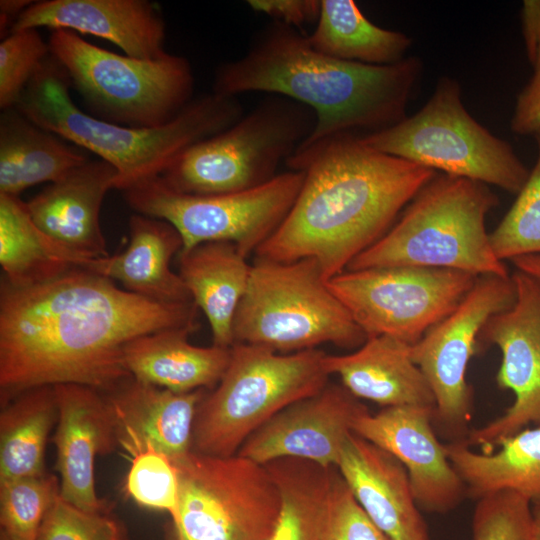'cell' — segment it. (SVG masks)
Returning a JSON list of instances; mask_svg holds the SVG:
<instances>
[{
  "mask_svg": "<svg viewBox=\"0 0 540 540\" xmlns=\"http://www.w3.org/2000/svg\"><path fill=\"white\" fill-rule=\"evenodd\" d=\"M191 303H160L75 268L45 283L0 290V399L40 386L78 384L103 393L131 377L123 349L174 328L197 329Z\"/></svg>",
  "mask_w": 540,
  "mask_h": 540,
  "instance_id": "obj_1",
  "label": "cell"
},
{
  "mask_svg": "<svg viewBox=\"0 0 540 540\" xmlns=\"http://www.w3.org/2000/svg\"><path fill=\"white\" fill-rule=\"evenodd\" d=\"M343 134L286 162L304 179L298 196L256 256L279 262L313 259L325 279L345 271L393 226L436 171Z\"/></svg>",
  "mask_w": 540,
  "mask_h": 540,
  "instance_id": "obj_2",
  "label": "cell"
},
{
  "mask_svg": "<svg viewBox=\"0 0 540 540\" xmlns=\"http://www.w3.org/2000/svg\"><path fill=\"white\" fill-rule=\"evenodd\" d=\"M422 72L423 63L415 56L391 65L330 57L313 49L300 30L272 21L244 56L216 69L213 92L235 97L267 92L310 108L316 123L297 152L339 135H366L400 122Z\"/></svg>",
  "mask_w": 540,
  "mask_h": 540,
  "instance_id": "obj_3",
  "label": "cell"
},
{
  "mask_svg": "<svg viewBox=\"0 0 540 540\" xmlns=\"http://www.w3.org/2000/svg\"><path fill=\"white\" fill-rule=\"evenodd\" d=\"M69 87L64 70L50 55L15 108L35 124L112 165L117 171L115 189L121 191L160 176L185 149L243 116L237 97L212 91L193 99L164 126L128 127L82 111Z\"/></svg>",
  "mask_w": 540,
  "mask_h": 540,
  "instance_id": "obj_4",
  "label": "cell"
},
{
  "mask_svg": "<svg viewBox=\"0 0 540 540\" xmlns=\"http://www.w3.org/2000/svg\"><path fill=\"white\" fill-rule=\"evenodd\" d=\"M488 185L436 175L405 207L397 222L346 270L394 266L448 268L476 276H509L493 251L485 220L498 205Z\"/></svg>",
  "mask_w": 540,
  "mask_h": 540,
  "instance_id": "obj_5",
  "label": "cell"
},
{
  "mask_svg": "<svg viewBox=\"0 0 540 540\" xmlns=\"http://www.w3.org/2000/svg\"><path fill=\"white\" fill-rule=\"evenodd\" d=\"M325 356L317 348L281 354L234 343L224 375L199 404L192 451L219 457L237 454L274 415L328 384Z\"/></svg>",
  "mask_w": 540,
  "mask_h": 540,
  "instance_id": "obj_6",
  "label": "cell"
},
{
  "mask_svg": "<svg viewBox=\"0 0 540 540\" xmlns=\"http://www.w3.org/2000/svg\"><path fill=\"white\" fill-rule=\"evenodd\" d=\"M234 343L290 354L331 343L359 348L364 331L328 286L317 262L257 257L233 322Z\"/></svg>",
  "mask_w": 540,
  "mask_h": 540,
  "instance_id": "obj_7",
  "label": "cell"
},
{
  "mask_svg": "<svg viewBox=\"0 0 540 540\" xmlns=\"http://www.w3.org/2000/svg\"><path fill=\"white\" fill-rule=\"evenodd\" d=\"M51 57L91 115L118 125L154 128L173 121L193 100L189 60L167 53L143 60L95 46L70 30H52Z\"/></svg>",
  "mask_w": 540,
  "mask_h": 540,
  "instance_id": "obj_8",
  "label": "cell"
},
{
  "mask_svg": "<svg viewBox=\"0 0 540 540\" xmlns=\"http://www.w3.org/2000/svg\"><path fill=\"white\" fill-rule=\"evenodd\" d=\"M314 112L273 95L220 133L180 153L159 176L170 189L190 195H220L262 185L279 173L307 139Z\"/></svg>",
  "mask_w": 540,
  "mask_h": 540,
  "instance_id": "obj_9",
  "label": "cell"
},
{
  "mask_svg": "<svg viewBox=\"0 0 540 540\" xmlns=\"http://www.w3.org/2000/svg\"><path fill=\"white\" fill-rule=\"evenodd\" d=\"M360 137L379 152L512 194L520 192L530 173L507 141L469 114L459 83L449 76L438 79L433 94L415 114Z\"/></svg>",
  "mask_w": 540,
  "mask_h": 540,
  "instance_id": "obj_10",
  "label": "cell"
},
{
  "mask_svg": "<svg viewBox=\"0 0 540 540\" xmlns=\"http://www.w3.org/2000/svg\"><path fill=\"white\" fill-rule=\"evenodd\" d=\"M173 462L179 501L165 540H268L280 493L264 465L192 450Z\"/></svg>",
  "mask_w": 540,
  "mask_h": 540,
  "instance_id": "obj_11",
  "label": "cell"
},
{
  "mask_svg": "<svg viewBox=\"0 0 540 540\" xmlns=\"http://www.w3.org/2000/svg\"><path fill=\"white\" fill-rule=\"evenodd\" d=\"M303 179V171L290 170L252 189L203 196L176 192L158 176L122 192L136 213L170 223L182 238V250L205 242H230L247 257L283 222Z\"/></svg>",
  "mask_w": 540,
  "mask_h": 540,
  "instance_id": "obj_12",
  "label": "cell"
},
{
  "mask_svg": "<svg viewBox=\"0 0 540 540\" xmlns=\"http://www.w3.org/2000/svg\"><path fill=\"white\" fill-rule=\"evenodd\" d=\"M478 276L455 269L394 266L345 270L328 286L367 338L417 343L465 298Z\"/></svg>",
  "mask_w": 540,
  "mask_h": 540,
  "instance_id": "obj_13",
  "label": "cell"
},
{
  "mask_svg": "<svg viewBox=\"0 0 540 540\" xmlns=\"http://www.w3.org/2000/svg\"><path fill=\"white\" fill-rule=\"evenodd\" d=\"M516 288L511 275H481L460 304L411 345V357L435 398L433 425L451 441L466 440L473 392L466 373L478 352V335L488 318L512 307Z\"/></svg>",
  "mask_w": 540,
  "mask_h": 540,
  "instance_id": "obj_14",
  "label": "cell"
},
{
  "mask_svg": "<svg viewBox=\"0 0 540 540\" xmlns=\"http://www.w3.org/2000/svg\"><path fill=\"white\" fill-rule=\"evenodd\" d=\"M516 300L491 315L478 335V352L496 346L501 363L497 386L514 394L505 413L469 431L465 442L491 453L505 438L534 423L540 426V279L516 270L511 275Z\"/></svg>",
  "mask_w": 540,
  "mask_h": 540,
  "instance_id": "obj_15",
  "label": "cell"
},
{
  "mask_svg": "<svg viewBox=\"0 0 540 540\" xmlns=\"http://www.w3.org/2000/svg\"><path fill=\"white\" fill-rule=\"evenodd\" d=\"M434 409L408 405L385 407L375 414L366 411L354 421L353 433L402 464L420 509L447 513L461 503L467 489L436 437Z\"/></svg>",
  "mask_w": 540,
  "mask_h": 540,
  "instance_id": "obj_16",
  "label": "cell"
},
{
  "mask_svg": "<svg viewBox=\"0 0 540 540\" xmlns=\"http://www.w3.org/2000/svg\"><path fill=\"white\" fill-rule=\"evenodd\" d=\"M367 407L343 385L328 384L269 419L243 443L238 455L265 465L299 458L336 467L356 418Z\"/></svg>",
  "mask_w": 540,
  "mask_h": 540,
  "instance_id": "obj_17",
  "label": "cell"
},
{
  "mask_svg": "<svg viewBox=\"0 0 540 540\" xmlns=\"http://www.w3.org/2000/svg\"><path fill=\"white\" fill-rule=\"evenodd\" d=\"M58 419L52 442L56 448L59 494L74 506L108 511L97 496L95 459L119 447L117 424L105 394L78 384L54 386Z\"/></svg>",
  "mask_w": 540,
  "mask_h": 540,
  "instance_id": "obj_18",
  "label": "cell"
},
{
  "mask_svg": "<svg viewBox=\"0 0 540 540\" xmlns=\"http://www.w3.org/2000/svg\"><path fill=\"white\" fill-rule=\"evenodd\" d=\"M42 27L93 35L138 59L157 60L168 53L164 18L158 5L149 0L34 1L11 32Z\"/></svg>",
  "mask_w": 540,
  "mask_h": 540,
  "instance_id": "obj_19",
  "label": "cell"
},
{
  "mask_svg": "<svg viewBox=\"0 0 540 540\" xmlns=\"http://www.w3.org/2000/svg\"><path fill=\"white\" fill-rule=\"evenodd\" d=\"M116 178L109 163L88 160L26 202L28 212L40 230L73 253L107 257L100 210L106 193L115 189Z\"/></svg>",
  "mask_w": 540,
  "mask_h": 540,
  "instance_id": "obj_20",
  "label": "cell"
},
{
  "mask_svg": "<svg viewBox=\"0 0 540 540\" xmlns=\"http://www.w3.org/2000/svg\"><path fill=\"white\" fill-rule=\"evenodd\" d=\"M336 467L366 515L389 540H429L407 472L396 458L352 432Z\"/></svg>",
  "mask_w": 540,
  "mask_h": 540,
  "instance_id": "obj_21",
  "label": "cell"
},
{
  "mask_svg": "<svg viewBox=\"0 0 540 540\" xmlns=\"http://www.w3.org/2000/svg\"><path fill=\"white\" fill-rule=\"evenodd\" d=\"M205 389L175 392L130 377L105 396L113 411L118 442L125 452L152 443L172 460L192 450L195 418Z\"/></svg>",
  "mask_w": 540,
  "mask_h": 540,
  "instance_id": "obj_22",
  "label": "cell"
},
{
  "mask_svg": "<svg viewBox=\"0 0 540 540\" xmlns=\"http://www.w3.org/2000/svg\"><path fill=\"white\" fill-rule=\"evenodd\" d=\"M329 375H338L356 398L385 407L429 406L435 398L429 383L411 357V345L397 338L369 337L354 352L327 355Z\"/></svg>",
  "mask_w": 540,
  "mask_h": 540,
  "instance_id": "obj_23",
  "label": "cell"
},
{
  "mask_svg": "<svg viewBox=\"0 0 540 540\" xmlns=\"http://www.w3.org/2000/svg\"><path fill=\"white\" fill-rule=\"evenodd\" d=\"M129 234L123 252L91 258L84 269L156 302H193L179 274L170 268L172 256L183 247L178 231L165 220L135 213L129 219Z\"/></svg>",
  "mask_w": 540,
  "mask_h": 540,
  "instance_id": "obj_24",
  "label": "cell"
},
{
  "mask_svg": "<svg viewBox=\"0 0 540 540\" xmlns=\"http://www.w3.org/2000/svg\"><path fill=\"white\" fill-rule=\"evenodd\" d=\"M193 328L150 333L128 342L124 365L134 379L175 392L215 388L224 375L231 348L199 347L188 341Z\"/></svg>",
  "mask_w": 540,
  "mask_h": 540,
  "instance_id": "obj_25",
  "label": "cell"
},
{
  "mask_svg": "<svg viewBox=\"0 0 540 540\" xmlns=\"http://www.w3.org/2000/svg\"><path fill=\"white\" fill-rule=\"evenodd\" d=\"M179 253V276L207 317L213 345L231 348L234 317L251 273L247 257L230 242H205Z\"/></svg>",
  "mask_w": 540,
  "mask_h": 540,
  "instance_id": "obj_26",
  "label": "cell"
},
{
  "mask_svg": "<svg viewBox=\"0 0 540 540\" xmlns=\"http://www.w3.org/2000/svg\"><path fill=\"white\" fill-rule=\"evenodd\" d=\"M88 161L81 149L35 124L16 108L0 117V194L53 183Z\"/></svg>",
  "mask_w": 540,
  "mask_h": 540,
  "instance_id": "obj_27",
  "label": "cell"
},
{
  "mask_svg": "<svg viewBox=\"0 0 540 540\" xmlns=\"http://www.w3.org/2000/svg\"><path fill=\"white\" fill-rule=\"evenodd\" d=\"M445 449L468 496L477 500L511 490L540 507V426L505 438L491 453L476 452L465 440L449 442Z\"/></svg>",
  "mask_w": 540,
  "mask_h": 540,
  "instance_id": "obj_28",
  "label": "cell"
},
{
  "mask_svg": "<svg viewBox=\"0 0 540 540\" xmlns=\"http://www.w3.org/2000/svg\"><path fill=\"white\" fill-rule=\"evenodd\" d=\"M91 258L68 250L33 222L19 196L0 194V265L4 280L14 287H30L53 280Z\"/></svg>",
  "mask_w": 540,
  "mask_h": 540,
  "instance_id": "obj_29",
  "label": "cell"
},
{
  "mask_svg": "<svg viewBox=\"0 0 540 540\" xmlns=\"http://www.w3.org/2000/svg\"><path fill=\"white\" fill-rule=\"evenodd\" d=\"M307 39L320 53L368 65L395 64L412 45L408 35L372 23L353 0H321L316 27Z\"/></svg>",
  "mask_w": 540,
  "mask_h": 540,
  "instance_id": "obj_30",
  "label": "cell"
},
{
  "mask_svg": "<svg viewBox=\"0 0 540 540\" xmlns=\"http://www.w3.org/2000/svg\"><path fill=\"white\" fill-rule=\"evenodd\" d=\"M1 406L0 482L44 475L46 442L58 419L54 386L25 390Z\"/></svg>",
  "mask_w": 540,
  "mask_h": 540,
  "instance_id": "obj_31",
  "label": "cell"
},
{
  "mask_svg": "<svg viewBox=\"0 0 540 540\" xmlns=\"http://www.w3.org/2000/svg\"><path fill=\"white\" fill-rule=\"evenodd\" d=\"M280 493V510L268 540H323L336 467L281 458L264 465Z\"/></svg>",
  "mask_w": 540,
  "mask_h": 540,
  "instance_id": "obj_32",
  "label": "cell"
},
{
  "mask_svg": "<svg viewBox=\"0 0 540 540\" xmlns=\"http://www.w3.org/2000/svg\"><path fill=\"white\" fill-rule=\"evenodd\" d=\"M59 493L55 475L0 482L1 540H38L47 510Z\"/></svg>",
  "mask_w": 540,
  "mask_h": 540,
  "instance_id": "obj_33",
  "label": "cell"
},
{
  "mask_svg": "<svg viewBox=\"0 0 540 540\" xmlns=\"http://www.w3.org/2000/svg\"><path fill=\"white\" fill-rule=\"evenodd\" d=\"M533 136L538 148L536 163L506 215L489 233L501 261L540 254V131Z\"/></svg>",
  "mask_w": 540,
  "mask_h": 540,
  "instance_id": "obj_34",
  "label": "cell"
},
{
  "mask_svg": "<svg viewBox=\"0 0 540 540\" xmlns=\"http://www.w3.org/2000/svg\"><path fill=\"white\" fill-rule=\"evenodd\" d=\"M126 453L131 458L124 482L126 495L142 507L172 516L179 501V477L173 460L150 442Z\"/></svg>",
  "mask_w": 540,
  "mask_h": 540,
  "instance_id": "obj_35",
  "label": "cell"
},
{
  "mask_svg": "<svg viewBox=\"0 0 540 540\" xmlns=\"http://www.w3.org/2000/svg\"><path fill=\"white\" fill-rule=\"evenodd\" d=\"M50 48L38 29L10 32L0 42V108H15L29 83L49 58Z\"/></svg>",
  "mask_w": 540,
  "mask_h": 540,
  "instance_id": "obj_36",
  "label": "cell"
},
{
  "mask_svg": "<svg viewBox=\"0 0 540 540\" xmlns=\"http://www.w3.org/2000/svg\"><path fill=\"white\" fill-rule=\"evenodd\" d=\"M531 505L528 499L511 490L477 499L472 540H535Z\"/></svg>",
  "mask_w": 540,
  "mask_h": 540,
  "instance_id": "obj_37",
  "label": "cell"
},
{
  "mask_svg": "<svg viewBox=\"0 0 540 540\" xmlns=\"http://www.w3.org/2000/svg\"><path fill=\"white\" fill-rule=\"evenodd\" d=\"M38 540H127L110 510L92 512L55 497L44 517Z\"/></svg>",
  "mask_w": 540,
  "mask_h": 540,
  "instance_id": "obj_38",
  "label": "cell"
},
{
  "mask_svg": "<svg viewBox=\"0 0 540 540\" xmlns=\"http://www.w3.org/2000/svg\"><path fill=\"white\" fill-rule=\"evenodd\" d=\"M323 540H389L366 515L337 467Z\"/></svg>",
  "mask_w": 540,
  "mask_h": 540,
  "instance_id": "obj_39",
  "label": "cell"
},
{
  "mask_svg": "<svg viewBox=\"0 0 540 540\" xmlns=\"http://www.w3.org/2000/svg\"><path fill=\"white\" fill-rule=\"evenodd\" d=\"M247 5L255 12L265 14L273 21L300 30L307 24L317 23L319 0H249Z\"/></svg>",
  "mask_w": 540,
  "mask_h": 540,
  "instance_id": "obj_40",
  "label": "cell"
},
{
  "mask_svg": "<svg viewBox=\"0 0 540 540\" xmlns=\"http://www.w3.org/2000/svg\"><path fill=\"white\" fill-rule=\"evenodd\" d=\"M510 128L518 135H535L540 131V71L518 94Z\"/></svg>",
  "mask_w": 540,
  "mask_h": 540,
  "instance_id": "obj_41",
  "label": "cell"
},
{
  "mask_svg": "<svg viewBox=\"0 0 540 540\" xmlns=\"http://www.w3.org/2000/svg\"><path fill=\"white\" fill-rule=\"evenodd\" d=\"M521 18L526 54L533 66L540 47V0H525Z\"/></svg>",
  "mask_w": 540,
  "mask_h": 540,
  "instance_id": "obj_42",
  "label": "cell"
},
{
  "mask_svg": "<svg viewBox=\"0 0 540 540\" xmlns=\"http://www.w3.org/2000/svg\"><path fill=\"white\" fill-rule=\"evenodd\" d=\"M511 261L516 267V270L540 279V254L523 255L516 257Z\"/></svg>",
  "mask_w": 540,
  "mask_h": 540,
  "instance_id": "obj_43",
  "label": "cell"
},
{
  "mask_svg": "<svg viewBox=\"0 0 540 540\" xmlns=\"http://www.w3.org/2000/svg\"><path fill=\"white\" fill-rule=\"evenodd\" d=\"M534 512L535 540H540V507H536Z\"/></svg>",
  "mask_w": 540,
  "mask_h": 540,
  "instance_id": "obj_44",
  "label": "cell"
},
{
  "mask_svg": "<svg viewBox=\"0 0 540 540\" xmlns=\"http://www.w3.org/2000/svg\"><path fill=\"white\" fill-rule=\"evenodd\" d=\"M533 68H534V71H540V47H539L537 58L533 65Z\"/></svg>",
  "mask_w": 540,
  "mask_h": 540,
  "instance_id": "obj_45",
  "label": "cell"
}]
</instances>
